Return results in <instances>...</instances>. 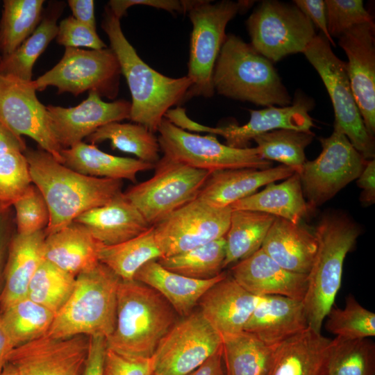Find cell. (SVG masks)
Returning <instances> with one entry per match:
<instances>
[{"label": "cell", "mask_w": 375, "mask_h": 375, "mask_svg": "<svg viewBox=\"0 0 375 375\" xmlns=\"http://www.w3.org/2000/svg\"><path fill=\"white\" fill-rule=\"evenodd\" d=\"M24 153L32 183L42 192L49 209L46 235L59 231L81 214L106 204L122 192V180L83 175L40 148L26 149Z\"/></svg>", "instance_id": "6da1fadb"}, {"label": "cell", "mask_w": 375, "mask_h": 375, "mask_svg": "<svg viewBox=\"0 0 375 375\" xmlns=\"http://www.w3.org/2000/svg\"><path fill=\"white\" fill-rule=\"evenodd\" d=\"M101 28L119 61L131 94L130 119L153 133L158 131L166 112L185 101L192 86L187 76L171 78L144 62L125 37L120 24L106 6Z\"/></svg>", "instance_id": "7a4b0ae2"}, {"label": "cell", "mask_w": 375, "mask_h": 375, "mask_svg": "<svg viewBox=\"0 0 375 375\" xmlns=\"http://www.w3.org/2000/svg\"><path fill=\"white\" fill-rule=\"evenodd\" d=\"M178 315L155 289L134 279H121L117 289L116 324L106 339V347L130 358H150L178 321Z\"/></svg>", "instance_id": "3957f363"}, {"label": "cell", "mask_w": 375, "mask_h": 375, "mask_svg": "<svg viewBox=\"0 0 375 375\" xmlns=\"http://www.w3.org/2000/svg\"><path fill=\"white\" fill-rule=\"evenodd\" d=\"M212 85L219 94L259 106H286L292 101L272 61L233 34L225 37Z\"/></svg>", "instance_id": "277c9868"}, {"label": "cell", "mask_w": 375, "mask_h": 375, "mask_svg": "<svg viewBox=\"0 0 375 375\" xmlns=\"http://www.w3.org/2000/svg\"><path fill=\"white\" fill-rule=\"evenodd\" d=\"M120 280L100 262L79 274L70 297L56 313L46 335L56 339L76 335L107 339L116 324Z\"/></svg>", "instance_id": "5b68a950"}, {"label": "cell", "mask_w": 375, "mask_h": 375, "mask_svg": "<svg viewBox=\"0 0 375 375\" xmlns=\"http://www.w3.org/2000/svg\"><path fill=\"white\" fill-rule=\"evenodd\" d=\"M314 234L317 249L307 274L303 303L308 326L321 333L322 323L341 285L344 258L355 244L360 230L348 217L332 213L322 217Z\"/></svg>", "instance_id": "8992f818"}, {"label": "cell", "mask_w": 375, "mask_h": 375, "mask_svg": "<svg viewBox=\"0 0 375 375\" xmlns=\"http://www.w3.org/2000/svg\"><path fill=\"white\" fill-rule=\"evenodd\" d=\"M185 12L192 24L187 76L192 82L185 101L194 97H212L215 93L212 74L224 41L228 23L247 9L249 1L185 0Z\"/></svg>", "instance_id": "52a82bcc"}, {"label": "cell", "mask_w": 375, "mask_h": 375, "mask_svg": "<svg viewBox=\"0 0 375 375\" xmlns=\"http://www.w3.org/2000/svg\"><path fill=\"white\" fill-rule=\"evenodd\" d=\"M154 169L151 178L124 192L151 226L196 199L211 173L164 155L155 165Z\"/></svg>", "instance_id": "ba28073f"}, {"label": "cell", "mask_w": 375, "mask_h": 375, "mask_svg": "<svg viewBox=\"0 0 375 375\" xmlns=\"http://www.w3.org/2000/svg\"><path fill=\"white\" fill-rule=\"evenodd\" d=\"M321 77L331 98L335 114L333 131L345 135L367 160L374 159V140L367 132L351 88L346 62L333 51L320 33L303 53Z\"/></svg>", "instance_id": "9c48e42d"}, {"label": "cell", "mask_w": 375, "mask_h": 375, "mask_svg": "<svg viewBox=\"0 0 375 375\" xmlns=\"http://www.w3.org/2000/svg\"><path fill=\"white\" fill-rule=\"evenodd\" d=\"M121 68L112 49L85 50L67 47L60 60L33 81L37 91L53 86L58 94L76 97L94 91L101 97L114 99L118 94Z\"/></svg>", "instance_id": "30bf717a"}, {"label": "cell", "mask_w": 375, "mask_h": 375, "mask_svg": "<svg viewBox=\"0 0 375 375\" xmlns=\"http://www.w3.org/2000/svg\"><path fill=\"white\" fill-rule=\"evenodd\" d=\"M158 138L163 155L192 167L212 172L218 170L270 168L256 147L238 149L219 142L212 134L201 135L183 130L163 118Z\"/></svg>", "instance_id": "8fae6325"}, {"label": "cell", "mask_w": 375, "mask_h": 375, "mask_svg": "<svg viewBox=\"0 0 375 375\" xmlns=\"http://www.w3.org/2000/svg\"><path fill=\"white\" fill-rule=\"evenodd\" d=\"M247 26L251 46L272 62L303 53L316 36L313 24L295 5L278 1H262Z\"/></svg>", "instance_id": "7c38bea8"}, {"label": "cell", "mask_w": 375, "mask_h": 375, "mask_svg": "<svg viewBox=\"0 0 375 375\" xmlns=\"http://www.w3.org/2000/svg\"><path fill=\"white\" fill-rule=\"evenodd\" d=\"M322 151L298 173L309 209L323 204L361 174L367 162L343 133L321 138Z\"/></svg>", "instance_id": "4fadbf2b"}, {"label": "cell", "mask_w": 375, "mask_h": 375, "mask_svg": "<svg viewBox=\"0 0 375 375\" xmlns=\"http://www.w3.org/2000/svg\"><path fill=\"white\" fill-rule=\"evenodd\" d=\"M231 211V206L215 207L199 198L176 210L153 226L155 240L162 257L225 237Z\"/></svg>", "instance_id": "5bb4252c"}, {"label": "cell", "mask_w": 375, "mask_h": 375, "mask_svg": "<svg viewBox=\"0 0 375 375\" xmlns=\"http://www.w3.org/2000/svg\"><path fill=\"white\" fill-rule=\"evenodd\" d=\"M222 344L221 335L200 310L178 321L153 355L158 375H187L213 355Z\"/></svg>", "instance_id": "9a60e30c"}, {"label": "cell", "mask_w": 375, "mask_h": 375, "mask_svg": "<svg viewBox=\"0 0 375 375\" xmlns=\"http://www.w3.org/2000/svg\"><path fill=\"white\" fill-rule=\"evenodd\" d=\"M33 81L0 74V122L18 136H28L62 163V147L50 128L47 108L38 99Z\"/></svg>", "instance_id": "2e32d148"}, {"label": "cell", "mask_w": 375, "mask_h": 375, "mask_svg": "<svg viewBox=\"0 0 375 375\" xmlns=\"http://www.w3.org/2000/svg\"><path fill=\"white\" fill-rule=\"evenodd\" d=\"M90 337L56 339L44 335L18 346L8 363L19 375H81L88 357Z\"/></svg>", "instance_id": "e0dca14e"}, {"label": "cell", "mask_w": 375, "mask_h": 375, "mask_svg": "<svg viewBox=\"0 0 375 375\" xmlns=\"http://www.w3.org/2000/svg\"><path fill=\"white\" fill-rule=\"evenodd\" d=\"M131 102L120 99L106 102L94 91L74 107L46 106L51 131L62 149L88 138L99 128L130 119Z\"/></svg>", "instance_id": "ac0fdd59"}, {"label": "cell", "mask_w": 375, "mask_h": 375, "mask_svg": "<svg viewBox=\"0 0 375 375\" xmlns=\"http://www.w3.org/2000/svg\"><path fill=\"white\" fill-rule=\"evenodd\" d=\"M348 62L354 99L368 133H375V48L373 22L356 26L339 37Z\"/></svg>", "instance_id": "d6986e66"}, {"label": "cell", "mask_w": 375, "mask_h": 375, "mask_svg": "<svg viewBox=\"0 0 375 375\" xmlns=\"http://www.w3.org/2000/svg\"><path fill=\"white\" fill-rule=\"evenodd\" d=\"M311 105L310 101L299 97L289 106L249 110L250 118L245 124L210 127L198 123L196 132L221 135L225 139L226 144L231 147L247 148L254 138L274 130L310 131L313 125L308 114Z\"/></svg>", "instance_id": "ffe728a7"}, {"label": "cell", "mask_w": 375, "mask_h": 375, "mask_svg": "<svg viewBox=\"0 0 375 375\" xmlns=\"http://www.w3.org/2000/svg\"><path fill=\"white\" fill-rule=\"evenodd\" d=\"M231 276L256 297L279 295L303 301L308 286L307 274L284 269L261 248L234 265Z\"/></svg>", "instance_id": "44dd1931"}, {"label": "cell", "mask_w": 375, "mask_h": 375, "mask_svg": "<svg viewBox=\"0 0 375 375\" xmlns=\"http://www.w3.org/2000/svg\"><path fill=\"white\" fill-rule=\"evenodd\" d=\"M259 299L226 274L203 294L198 305L203 317L222 338L244 331Z\"/></svg>", "instance_id": "7402d4cb"}, {"label": "cell", "mask_w": 375, "mask_h": 375, "mask_svg": "<svg viewBox=\"0 0 375 375\" xmlns=\"http://www.w3.org/2000/svg\"><path fill=\"white\" fill-rule=\"evenodd\" d=\"M308 327L303 301L267 295L260 297L244 331L254 335L264 344L273 347Z\"/></svg>", "instance_id": "603a6c76"}, {"label": "cell", "mask_w": 375, "mask_h": 375, "mask_svg": "<svg viewBox=\"0 0 375 375\" xmlns=\"http://www.w3.org/2000/svg\"><path fill=\"white\" fill-rule=\"evenodd\" d=\"M295 172L292 167L284 165L265 169L240 168L215 171L210 174L197 198L215 207L231 206L254 194L260 187L285 179Z\"/></svg>", "instance_id": "cb8c5ba5"}, {"label": "cell", "mask_w": 375, "mask_h": 375, "mask_svg": "<svg viewBox=\"0 0 375 375\" xmlns=\"http://www.w3.org/2000/svg\"><path fill=\"white\" fill-rule=\"evenodd\" d=\"M74 221L83 225L100 244L108 246L134 238L151 227L124 192L106 204L85 212Z\"/></svg>", "instance_id": "d4e9b609"}, {"label": "cell", "mask_w": 375, "mask_h": 375, "mask_svg": "<svg viewBox=\"0 0 375 375\" xmlns=\"http://www.w3.org/2000/svg\"><path fill=\"white\" fill-rule=\"evenodd\" d=\"M330 342L308 327L274 347L266 375H321Z\"/></svg>", "instance_id": "484cf974"}, {"label": "cell", "mask_w": 375, "mask_h": 375, "mask_svg": "<svg viewBox=\"0 0 375 375\" xmlns=\"http://www.w3.org/2000/svg\"><path fill=\"white\" fill-rule=\"evenodd\" d=\"M261 249L284 269L308 274L317 252V242L314 233L299 224L276 217Z\"/></svg>", "instance_id": "4316f807"}, {"label": "cell", "mask_w": 375, "mask_h": 375, "mask_svg": "<svg viewBox=\"0 0 375 375\" xmlns=\"http://www.w3.org/2000/svg\"><path fill=\"white\" fill-rule=\"evenodd\" d=\"M99 244L83 225L74 221L59 231L46 235L43 258L76 276L99 262Z\"/></svg>", "instance_id": "83f0119b"}, {"label": "cell", "mask_w": 375, "mask_h": 375, "mask_svg": "<svg viewBox=\"0 0 375 375\" xmlns=\"http://www.w3.org/2000/svg\"><path fill=\"white\" fill-rule=\"evenodd\" d=\"M226 275L222 272L208 280L190 278L171 272L157 260H152L138 270L133 279L157 290L179 316L185 317L193 312L203 294Z\"/></svg>", "instance_id": "f1b7e54d"}, {"label": "cell", "mask_w": 375, "mask_h": 375, "mask_svg": "<svg viewBox=\"0 0 375 375\" xmlns=\"http://www.w3.org/2000/svg\"><path fill=\"white\" fill-rule=\"evenodd\" d=\"M44 231L13 235L8 250L0 310L27 296L30 282L44 260Z\"/></svg>", "instance_id": "f546056e"}, {"label": "cell", "mask_w": 375, "mask_h": 375, "mask_svg": "<svg viewBox=\"0 0 375 375\" xmlns=\"http://www.w3.org/2000/svg\"><path fill=\"white\" fill-rule=\"evenodd\" d=\"M62 164L85 176L137 181L139 172L153 169L155 165L138 159L110 155L95 145L78 142L61 151Z\"/></svg>", "instance_id": "4dcf8cb0"}, {"label": "cell", "mask_w": 375, "mask_h": 375, "mask_svg": "<svg viewBox=\"0 0 375 375\" xmlns=\"http://www.w3.org/2000/svg\"><path fill=\"white\" fill-rule=\"evenodd\" d=\"M231 208L267 213L296 224L300 223L310 210L297 172L281 183L267 185L262 191L235 202Z\"/></svg>", "instance_id": "1f68e13d"}, {"label": "cell", "mask_w": 375, "mask_h": 375, "mask_svg": "<svg viewBox=\"0 0 375 375\" xmlns=\"http://www.w3.org/2000/svg\"><path fill=\"white\" fill-rule=\"evenodd\" d=\"M64 6L65 3L60 1L49 3L33 33L12 53L1 58L0 74L15 76L27 81H33V65L49 43L56 38L57 22Z\"/></svg>", "instance_id": "d6a6232c"}, {"label": "cell", "mask_w": 375, "mask_h": 375, "mask_svg": "<svg viewBox=\"0 0 375 375\" xmlns=\"http://www.w3.org/2000/svg\"><path fill=\"white\" fill-rule=\"evenodd\" d=\"M276 217L258 211L232 210L225 235L224 268L259 250Z\"/></svg>", "instance_id": "836d02e7"}, {"label": "cell", "mask_w": 375, "mask_h": 375, "mask_svg": "<svg viewBox=\"0 0 375 375\" xmlns=\"http://www.w3.org/2000/svg\"><path fill=\"white\" fill-rule=\"evenodd\" d=\"M162 257L154 237L153 226L140 235L115 245L99 244V261L122 280H132L147 262Z\"/></svg>", "instance_id": "e575fe53"}, {"label": "cell", "mask_w": 375, "mask_h": 375, "mask_svg": "<svg viewBox=\"0 0 375 375\" xmlns=\"http://www.w3.org/2000/svg\"><path fill=\"white\" fill-rule=\"evenodd\" d=\"M226 375H266L274 347L242 331L222 338Z\"/></svg>", "instance_id": "d590c367"}, {"label": "cell", "mask_w": 375, "mask_h": 375, "mask_svg": "<svg viewBox=\"0 0 375 375\" xmlns=\"http://www.w3.org/2000/svg\"><path fill=\"white\" fill-rule=\"evenodd\" d=\"M86 139L94 145L109 140L112 149L133 154L138 160L153 165L160 160L158 138L139 124L111 122L99 128Z\"/></svg>", "instance_id": "8d00e7d4"}, {"label": "cell", "mask_w": 375, "mask_h": 375, "mask_svg": "<svg viewBox=\"0 0 375 375\" xmlns=\"http://www.w3.org/2000/svg\"><path fill=\"white\" fill-rule=\"evenodd\" d=\"M44 0H4L0 20L1 58L17 49L40 23Z\"/></svg>", "instance_id": "74e56055"}, {"label": "cell", "mask_w": 375, "mask_h": 375, "mask_svg": "<svg viewBox=\"0 0 375 375\" xmlns=\"http://www.w3.org/2000/svg\"><path fill=\"white\" fill-rule=\"evenodd\" d=\"M0 312L15 347L46 335L56 315L27 296L0 310Z\"/></svg>", "instance_id": "f35d334b"}, {"label": "cell", "mask_w": 375, "mask_h": 375, "mask_svg": "<svg viewBox=\"0 0 375 375\" xmlns=\"http://www.w3.org/2000/svg\"><path fill=\"white\" fill-rule=\"evenodd\" d=\"M226 256L225 237L187 251L158 258L165 269L182 276L208 280L219 276Z\"/></svg>", "instance_id": "ab89813d"}, {"label": "cell", "mask_w": 375, "mask_h": 375, "mask_svg": "<svg viewBox=\"0 0 375 375\" xmlns=\"http://www.w3.org/2000/svg\"><path fill=\"white\" fill-rule=\"evenodd\" d=\"M374 344L368 338L331 340L323 372L327 375H374Z\"/></svg>", "instance_id": "60d3db41"}, {"label": "cell", "mask_w": 375, "mask_h": 375, "mask_svg": "<svg viewBox=\"0 0 375 375\" xmlns=\"http://www.w3.org/2000/svg\"><path fill=\"white\" fill-rule=\"evenodd\" d=\"M310 131L277 129L253 138L261 158L278 161L299 173L306 162L305 149L312 141Z\"/></svg>", "instance_id": "b9f144b4"}, {"label": "cell", "mask_w": 375, "mask_h": 375, "mask_svg": "<svg viewBox=\"0 0 375 375\" xmlns=\"http://www.w3.org/2000/svg\"><path fill=\"white\" fill-rule=\"evenodd\" d=\"M76 277L43 260L30 282L27 297L56 314L70 297Z\"/></svg>", "instance_id": "7bdbcfd3"}, {"label": "cell", "mask_w": 375, "mask_h": 375, "mask_svg": "<svg viewBox=\"0 0 375 375\" xmlns=\"http://www.w3.org/2000/svg\"><path fill=\"white\" fill-rule=\"evenodd\" d=\"M326 317V328L344 339H364L375 335V315L349 295L344 308L332 307Z\"/></svg>", "instance_id": "ee69618b"}, {"label": "cell", "mask_w": 375, "mask_h": 375, "mask_svg": "<svg viewBox=\"0 0 375 375\" xmlns=\"http://www.w3.org/2000/svg\"><path fill=\"white\" fill-rule=\"evenodd\" d=\"M16 233L31 235L44 231L49 226L50 212L39 188L31 183L14 202Z\"/></svg>", "instance_id": "f6af8a7d"}, {"label": "cell", "mask_w": 375, "mask_h": 375, "mask_svg": "<svg viewBox=\"0 0 375 375\" xmlns=\"http://www.w3.org/2000/svg\"><path fill=\"white\" fill-rule=\"evenodd\" d=\"M31 183L24 152L12 151L0 156V205L12 206Z\"/></svg>", "instance_id": "bcb514c9"}, {"label": "cell", "mask_w": 375, "mask_h": 375, "mask_svg": "<svg viewBox=\"0 0 375 375\" xmlns=\"http://www.w3.org/2000/svg\"><path fill=\"white\" fill-rule=\"evenodd\" d=\"M327 28L331 37L339 38L350 28L373 22L362 0H326Z\"/></svg>", "instance_id": "7dc6e473"}, {"label": "cell", "mask_w": 375, "mask_h": 375, "mask_svg": "<svg viewBox=\"0 0 375 375\" xmlns=\"http://www.w3.org/2000/svg\"><path fill=\"white\" fill-rule=\"evenodd\" d=\"M56 40L65 48L101 49L107 47L97 30L78 22L72 15L63 19L58 24Z\"/></svg>", "instance_id": "c3c4849f"}, {"label": "cell", "mask_w": 375, "mask_h": 375, "mask_svg": "<svg viewBox=\"0 0 375 375\" xmlns=\"http://www.w3.org/2000/svg\"><path fill=\"white\" fill-rule=\"evenodd\" d=\"M154 372L153 356L147 359L130 358L106 347L103 375H153Z\"/></svg>", "instance_id": "681fc988"}, {"label": "cell", "mask_w": 375, "mask_h": 375, "mask_svg": "<svg viewBox=\"0 0 375 375\" xmlns=\"http://www.w3.org/2000/svg\"><path fill=\"white\" fill-rule=\"evenodd\" d=\"M15 215L12 206L0 205V297L5 278V270L9 246L15 231Z\"/></svg>", "instance_id": "f907efd6"}, {"label": "cell", "mask_w": 375, "mask_h": 375, "mask_svg": "<svg viewBox=\"0 0 375 375\" xmlns=\"http://www.w3.org/2000/svg\"><path fill=\"white\" fill-rule=\"evenodd\" d=\"M136 5L151 6L172 13L185 12V0H110L107 6L120 19L130 7Z\"/></svg>", "instance_id": "816d5d0a"}, {"label": "cell", "mask_w": 375, "mask_h": 375, "mask_svg": "<svg viewBox=\"0 0 375 375\" xmlns=\"http://www.w3.org/2000/svg\"><path fill=\"white\" fill-rule=\"evenodd\" d=\"M294 5L308 18L313 26L317 27L321 33L335 46L333 38L328 33L325 2L323 0H295Z\"/></svg>", "instance_id": "f5cc1de1"}, {"label": "cell", "mask_w": 375, "mask_h": 375, "mask_svg": "<svg viewBox=\"0 0 375 375\" xmlns=\"http://www.w3.org/2000/svg\"><path fill=\"white\" fill-rule=\"evenodd\" d=\"M106 350V338L90 337L88 354L81 375H103Z\"/></svg>", "instance_id": "db71d44e"}, {"label": "cell", "mask_w": 375, "mask_h": 375, "mask_svg": "<svg viewBox=\"0 0 375 375\" xmlns=\"http://www.w3.org/2000/svg\"><path fill=\"white\" fill-rule=\"evenodd\" d=\"M357 184L362 190L361 201L366 205L375 201V160H367L365 167L357 178Z\"/></svg>", "instance_id": "11a10c76"}, {"label": "cell", "mask_w": 375, "mask_h": 375, "mask_svg": "<svg viewBox=\"0 0 375 375\" xmlns=\"http://www.w3.org/2000/svg\"><path fill=\"white\" fill-rule=\"evenodd\" d=\"M72 17L78 22L97 30L93 0H69Z\"/></svg>", "instance_id": "9f6ffc18"}, {"label": "cell", "mask_w": 375, "mask_h": 375, "mask_svg": "<svg viewBox=\"0 0 375 375\" xmlns=\"http://www.w3.org/2000/svg\"><path fill=\"white\" fill-rule=\"evenodd\" d=\"M27 149L24 140L0 122V156L12 151L24 152Z\"/></svg>", "instance_id": "6f0895ef"}, {"label": "cell", "mask_w": 375, "mask_h": 375, "mask_svg": "<svg viewBox=\"0 0 375 375\" xmlns=\"http://www.w3.org/2000/svg\"><path fill=\"white\" fill-rule=\"evenodd\" d=\"M187 375H226L222 357V347H221L202 365Z\"/></svg>", "instance_id": "680465c9"}, {"label": "cell", "mask_w": 375, "mask_h": 375, "mask_svg": "<svg viewBox=\"0 0 375 375\" xmlns=\"http://www.w3.org/2000/svg\"><path fill=\"white\" fill-rule=\"evenodd\" d=\"M14 348L15 345L3 322L0 312V372L8 364L9 355Z\"/></svg>", "instance_id": "91938a15"}, {"label": "cell", "mask_w": 375, "mask_h": 375, "mask_svg": "<svg viewBox=\"0 0 375 375\" xmlns=\"http://www.w3.org/2000/svg\"><path fill=\"white\" fill-rule=\"evenodd\" d=\"M0 375H19V374L14 366L10 363H8L3 369L0 372Z\"/></svg>", "instance_id": "94428289"}, {"label": "cell", "mask_w": 375, "mask_h": 375, "mask_svg": "<svg viewBox=\"0 0 375 375\" xmlns=\"http://www.w3.org/2000/svg\"><path fill=\"white\" fill-rule=\"evenodd\" d=\"M1 55L0 53V62H1Z\"/></svg>", "instance_id": "6125c7cd"}, {"label": "cell", "mask_w": 375, "mask_h": 375, "mask_svg": "<svg viewBox=\"0 0 375 375\" xmlns=\"http://www.w3.org/2000/svg\"><path fill=\"white\" fill-rule=\"evenodd\" d=\"M321 375H327L326 374H324V372H322V374Z\"/></svg>", "instance_id": "be15d7a7"}, {"label": "cell", "mask_w": 375, "mask_h": 375, "mask_svg": "<svg viewBox=\"0 0 375 375\" xmlns=\"http://www.w3.org/2000/svg\"><path fill=\"white\" fill-rule=\"evenodd\" d=\"M153 375H158V374H157L154 373V374H153Z\"/></svg>", "instance_id": "e7e4bbea"}]
</instances>
